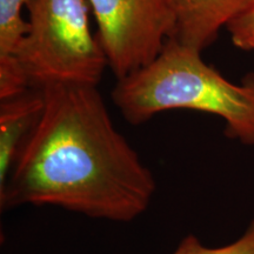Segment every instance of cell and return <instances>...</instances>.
I'll return each instance as SVG.
<instances>
[{"label": "cell", "mask_w": 254, "mask_h": 254, "mask_svg": "<svg viewBox=\"0 0 254 254\" xmlns=\"http://www.w3.org/2000/svg\"><path fill=\"white\" fill-rule=\"evenodd\" d=\"M172 254H254V218L244 233L227 245L211 247L202 244L194 234H189L178 244Z\"/></svg>", "instance_id": "ba28073f"}, {"label": "cell", "mask_w": 254, "mask_h": 254, "mask_svg": "<svg viewBox=\"0 0 254 254\" xmlns=\"http://www.w3.org/2000/svg\"><path fill=\"white\" fill-rule=\"evenodd\" d=\"M43 110V91L34 88L12 99L0 101V187L7 182Z\"/></svg>", "instance_id": "8992f818"}, {"label": "cell", "mask_w": 254, "mask_h": 254, "mask_svg": "<svg viewBox=\"0 0 254 254\" xmlns=\"http://www.w3.org/2000/svg\"><path fill=\"white\" fill-rule=\"evenodd\" d=\"M98 40L117 80L159 56L176 33L170 0H87Z\"/></svg>", "instance_id": "277c9868"}, {"label": "cell", "mask_w": 254, "mask_h": 254, "mask_svg": "<svg viewBox=\"0 0 254 254\" xmlns=\"http://www.w3.org/2000/svg\"><path fill=\"white\" fill-rule=\"evenodd\" d=\"M44 110L0 187V208L51 206L113 222L150 207L153 173L114 126L95 86L41 88Z\"/></svg>", "instance_id": "6da1fadb"}, {"label": "cell", "mask_w": 254, "mask_h": 254, "mask_svg": "<svg viewBox=\"0 0 254 254\" xmlns=\"http://www.w3.org/2000/svg\"><path fill=\"white\" fill-rule=\"evenodd\" d=\"M251 0H170L176 19L174 37L180 44L202 52L217 39Z\"/></svg>", "instance_id": "5b68a950"}, {"label": "cell", "mask_w": 254, "mask_h": 254, "mask_svg": "<svg viewBox=\"0 0 254 254\" xmlns=\"http://www.w3.org/2000/svg\"><path fill=\"white\" fill-rule=\"evenodd\" d=\"M87 0H32L18 60L34 90L51 85L98 87L109 66L92 33Z\"/></svg>", "instance_id": "3957f363"}, {"label": "cell", "mask_w": 254, "mask_h": 254, "mask_svg": "<svg viewBox=\"0 0 254 254\" xmlns=\"http://www.w3.org/2000/svg\"><path fill=\"white\" fill-rule=\"evenodd\" d=\"M233 45L240 50L254 51V0L247 4L226 26Z\"/></svg>", "instance_id": "9c48e42d"}, {"label": "cell", "mask_w": 254, "mask_h": 254, "mask_svg": "<svg viewBox=\"0 0 254 254\" xmlns=\"http://www.w3.org/2000/svg\"><path fill=\"white\" fill-rule=\"evenodd\" d=\"M32 0H0V101L31 90L18 57L28 32L24 8Z\"/></svg>", "instance_id": "52a82bcc"}, {"label": "cell", "mask_w": 254, "mask_h": 254, "mask_svg": "<svg viewBox=\"0 0 254 254\" xmlns=\"http://www.w3.org/2000/svg\"><path fill=\"white\" fill-rule=\"evenodd\" d=\"M114 106L131 125L147 123L161 112L190 110L217 116L230 139L254 146V74L241 84L227 80L201 58V52L171 38L147 66L118 79Z\"/></svg>", "instance_id": "7a4b0ae2"}]
</instances>
